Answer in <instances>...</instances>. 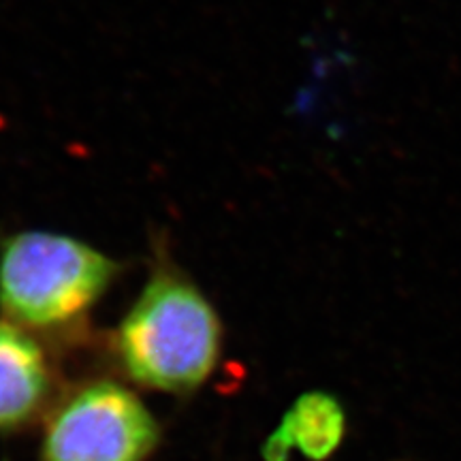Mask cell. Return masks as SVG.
<instances>
[{
    "instance_id": "cell-2",
    "label": "cell",
    "mask_w": 461,
    "mask_h": 461,
    "mask_svg": "<svg viewBox=\"0 0 461 461\" xmlns=\"http://www.w3.org/2000/svg\"><path fill=\"white\" fill-rule=\"evenodd\" d=\"M118 274V261L82 240L17 230L0 240V312L37 338L68 336L86 325Z\"/></svg>"
},
{
    "instance_id": "cell-5",
    "label": "cell",
    "mask_w": 461,
    "mask_h": 461,
    "mask_svg": "<svg viewBox=\"0 0 461 461\" xmlns=\"http://www.w3.org/2000/svg\"><path fill=\"white\" fill-rule=\"evenodd\" d=\"M342 434V408L330 395L310 393L291 408L269 442V448L274 457H282L288 448H299L310 459L319 461L339 445Z\"/></svg>"
},
{
    "instance_id": "cell-3",
    "label": "cell",
    "mask_w": 461,
    "mask_h": 461,
    "mask_svg": "<svg viewBox=\"0 0 461 461\" xmlns=\"http://www.w3.org/2000/svg\"><path fill=\"white\" fill-rule=\"evenodd\" d=\"M160 429L140 397L113 380L86 383L50 412L41 461H146Z\"/></svg>"
},
{
    "instance_id": "cell-4",
    "label": "cell",
    "mask_w": 461,
    "mask_h": 461,
    "mask_svg": "<svg viewBox=\"0 0 461 461\" xmlns=\"http://www.w3.org/2000/svg\"><path fill=\"white\" fill-rule=\"evenodd\" d=\"M54 389V366L39 338L0 319V431L31 425Z\"/></svg>"
},
{
    "instance_id": "cell-1",
    "label": "cell",
    "mask_w": 461,
    "mask_h": 461,
    "mask_svg": "<svg viewBox=\"0 0 461 461\" xmlns=\"http://www.w3.org/2000/svg\"><path fill=\"white\" fill-rule=\"evenodd\" d=\"M140 297L115 327L112 353L124 376L163 393H193L221 359L222 322L201 288L157 250Z\"/></svg>"
}]
</instances>
